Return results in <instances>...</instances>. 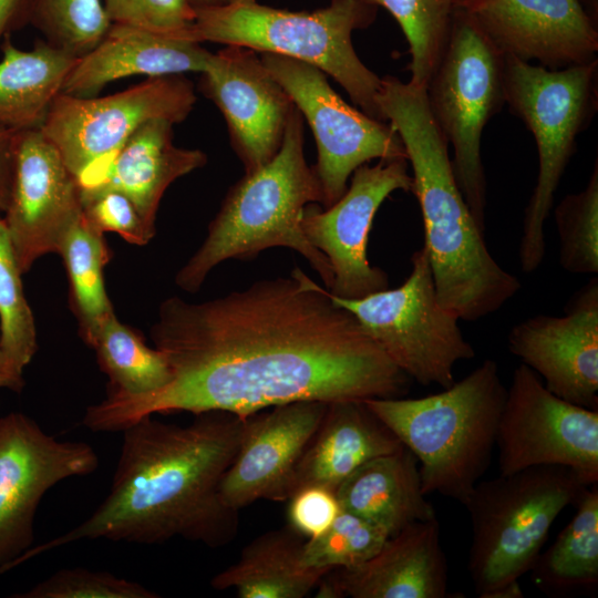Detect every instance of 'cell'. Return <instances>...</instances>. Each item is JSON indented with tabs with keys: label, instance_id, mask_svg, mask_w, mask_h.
<instances>
[{
	"label": "cell",
	"instance_id": "obj_1",
	"mask_svg": "<svg viewBox=\"0 0 598 598\" xmlns=\"http://www.w3.org/2000/svg\"><path fill=\"white\" fill-rule=\"evenodd\" d=\"M151 339L167 361V384L106 395L85 410V427L117 432L178 411L248 417L298 401L400 398L410 386L358 319L299 267L199 303L169 297Z\"/></svg>",
	"mask_w": 598,
	"mask_h": 598
},
{
	"label": "cell",
	"instance_id": "obj_2",
	"mask_svg": "<svg viewBox=\"0 0 598 598\" xmlns=\"http://www.w3.org/2000/svg\"><path fill=\"white\" fill-rule=\"evenodd\" d=\"M246 417L210 411L192 423L148 415L123 432L109 494L76 527L32 546L14 567L79 540L107 539L156 545L181 537L216 548L233 540L238 513L219 485L231 464Z\"/></svg>",
	"mask_w": 598,
	"mask_h": 598
},
{
	"label": "cell",
	"instance_id": "obj_3",
	"mask_svg": "<svg viewBox=\"0 0 598 598\" xmlns=\"http://www.w3.org/2000/svg\"><path fill=\"white\" fill-rule=\"evenodd\" d=\"M378 105L399 134L413 171L424 226V248L440 305L475 321L502 308L519 279L493 258L457 185L448 144L427 105L425 87L381 78Z\"/></svg>",
	"mask_w": 598,
	"mask_h": 598
},
{
	"label": "cell",
	"instance_id": "obj_4",
	"mask_svg": "<svg viewBox=\"0 0 598 598\" xmlns=\"http://www.w3.org/2000/svg\"><path fill=\"white\" fill-rule=\"evenodd\" d=\"M321 202L319 181L305 158L303 117L295 105L277 154L229 188L205 240L178 270L175 283L193 293L224 260L252 259L268 248L287 247L302 255L329 289L331 265L300 226L303 208Z\"/></svg>",
	"mask_w": 598,
	"mask_h": 598
},
{
	"label": "cell",
	"instance_id": "obj_5",
	"mask_svg": "<svg viewBox=\"0 0 598 598\" xmlns=\"http://www.w3.org/2000/svg\"><path fill=\"white\" fill-rule=\"evenodd\" d=\"M506 393L497 362L486 359L440 393L364 402L417 460L424 495L463 505L491 463Z\"/></svg>",
	"mask_w": 598,
	"mask_h": 598
},
{
	"label": "cell",
	"instance_id": "obj_6",
	"mask_svg": "<svg viewBox=\"0 0 598 598\" xmlns=\"http://www.w3.org/2000/svg\"><path fill=\"white\" fill-rule=\"evenodd\" d=\"M377 7L370 0H331L315 11H289L258 0H229L195 9V38L313 65L332 76L362 112L385 122L378 105L381 78L352 44L353 31L373 21Z\"/></svg>",
	"mask_w": 598,
	"mask_h": 598
},
{
	"label": "cell",
	"instance_id": "obj_7",
	"mask_svg": "<svg viewBox=\"0 0 598 598\" xmlns=\"http://www.w3.org/2000/svg\"><path fill=\"white\" fill-rule=\"evenodd\" d=\"M589 485L560 465L478 481L463 504L472 525L467 569L476 595L495 598L528 573L555 519Z\"/></svg>",
	"mask_w": 598,
	"mask_h": 598
},
{
	"label": "cell",
	"instance_id": "obj_8",
	"mask_svg": "<svg viewBox=\"0 0 598 598\" xmlns=\"http://www.w3.org/2000/svg\"><path fill=\"white\" fill-rule=\"evenodd\" d=\"M598 60L559 70L504 55V100L532 132L537 147L536 185L524 212L518 256L525 274L545 257L544 226L575 153L578 135L597 110Z\"/></svg>",
	"mask_w": 598,
	"mask_h": 598
},
{
	"label": "cell",
	"instance_id": "obj_9",
	"mask_svg": "<svg viewBox=\"0 0 598 598\" xmlns=\"http://www.w3.org/2000/svg\"><path fill=\"white\" fill-rule=\"evenodd\" d=\"M425 94L437 127L452 146L457 185L484 231L486 179L481 141L485 125L505 103L504 54L468 11L456 9Z\"/></svg>",
	"mask_w": 598,
	"mask_h": 598
},
{
	"label": "cell",
	"instance_id": "obj_10",
	"mask_svg": "<svg viewBox=\"0 0 598 598\" xmlns=\"http://www.w3.org/2000/svg\"><path fill=\"white\" fill-rule=\"evenodd\" d=\"M404 282L359 299H331L349 310L369 336L410 379L423 385H452L454 365L475 357L453 312L435 292L426 249L413 252Z\"/></svg>",
	"mask_w": 598,
	"mask_h": 598
},
{
	"label": "cell",
	"instance_id": "obj_11",
	"mask_svg": "<svg viewBox=\"0 0 598 598\" xmlns=\"http://www.w3.org/2000/svg\"><path fill=\"white\" fill-rule=\"evenodd\" d=\"M195 102L194 85L182 74L148 78L101 97L61 93L40 130L83 188L140 126L158 118L181 123Z\"/></svg>",
	"mask_w": 598,
	"mask_h": 598
},
{
	"label": "cell",
	"instance_id": "obj_12",
	"mask_svg": "<svg viewBox=\"0 0 598 598\" xmlns=\"http://www.w3.org/2000/svg\"><path fill=\"white\" fill-rule=\"evenodd\" d=\"M265 66L285 89L313 133L323 208L347 190L352 173L372 159L406 158L390 124L346 103L320 69L288 56L260 53Z\"/></svg>",
	"mask_w": 598,
	"mask_h": 598
},
{
	"label": "cell",
	"instance_id": "obj_13",
	"mask_svg": "<svg viewBox=\"0 0 598 598\" xmlns=\"http://www.w3.org/2000/svg\"><path fill=\"white\" fill-rule=\"evenodd\" d=\"M495 445L499 475L560 465L598 483V410L558 398L524 363L513 372Z\"/></svg>",
	"mask_w": 598,
	"mask_h": 598
},
{
	"label": "cell",
	"instance_id": "obj_14",
	"mask_svg": "<svg viewBox=\"0 0 598 598\" xmlns=\"http://www.w3.org/2000/svg\"><path fill=\"white\" fill-rule=\"evenodd\" d=\"M97 466L87 443L60 441L21 412L0 416V574L33 546L34 517L45 493Z\"/></svg>",
	"mask_w": 598,
	"mask_h": 598
},
{
	"label": "cell",
	"instance_id": "obj_15",
	"mask_svg": "<svg viewBox=\"0 0 598 598\" xmlns=\"http://www.w3.org/2000/svg\"><path fill=\"white\" fill-rule=\"evenodd\" d=\"M413 178L406 158L363 164L351 175L344 194L330 207L308 204L300 226L308 241L329 260L333 280L330 293L359 299L389 288L384 270L367 257L369 234L375 213L395 190L412 192Z\"/></svg>",
	"mask_w": 598,
	"mask_h": 598
},
{
	"label": "cell",
	"instance_id": "obj_16",
	"mask_svg": "<svg viewBox=\"0 0 598 598\" xmlns=\"http://www.w3.org/2000/svg\"><path fill=\"white\" fill-rule=\"evenodd\" d=\"M78 178L40 128L16 132L13 176L3 217L22 274L58 254L82 215Z\"/></svg>",
	"mask_w": 598,
	"mask_h": 598
},
{
	"label": "cell",
	"instance_id": "obj_17",
	"mask_svg": "<svg viewBox=\"0 0 598 598\" xmlns=\"http://www.w3.org/2000/svg\"><path fill=\"white\" fill-rule=\"evenodd\" d=\"M200 90L221 112L245 174L266 165L281 146L295 106L256 51L227 45L208 56Z\"/></svg>",
	"mask_w": 598,
	"mask_h": 598
},
{
	"label": "cell",
	"instance_id": "obj_18",
	"mask_svg": "<svg viewBox=\"0 0 598 598\" xmlns=\"http://www.w3.org/2000/svg\"><path fill=\"white\" fill-rule=\"evenodd\" d=\"M509 351L558 398L598 410V279L568 300L563 316L537 315L515 324Z\"/></svg>",
	"mask_w": 598,
	"mask_h": 598
},
{
	"label": "cell",
	"instance_id": "obj_19",
	"mask_svg": "<svg viewBox=\"0 0 598 598\" xmlns=\"http://www.w3.org/2000/svg\"><path fill=\"white\" fill-rule=\"evenodd\" d=\"M327 406L298 401L246 417L238 451L219 485L223 502L240 511L259 499H288L295 468Z\"/></svg>",
	"mask_w": 598,
	"mask_h": 598
},
{
	"label": "cell",
	"instance_id": "obj_20",
	"mask_svg": "<svg viewBox=\"0 0 598 598\" xmlns=\"http://www.w3.org/2000/svg\"><path fill=\"white\" fill-rule=\"evenodd\" d=\"M468 12L504 55L550 70L597 60L598 32L580 0H486Z\"/></svg>",
	"mask_w": 598,
	"mask_h": 598
},
{
	"label": "cell",
	"instance_id": "obj_21",
	"mask_svg": "<svg viewBox=\"0 0 598 598\" xmlns=\"http://www.w3.org/2000/svg\"><path fill=\"white\" fill-rule=\"evenodd\" d=\"M318 598H444L447 561L436 517L414 522L389 537L367 561L327 573Z\"/></svg>",
	"mask_w": 598,
	"mask_h": 598
},
{
	"label": "cell",
	"instance_id": "obj_22",
	"mask_svg": "<svg viewBox=\"0 0 598 598\" xmlns=\"http://www.w3.org/2000/svg\"><path fill=\"white\" fill-rule=\"evenodd\" d=\"M209 54L198 42L111 24L100 43L76 59L61 93L91 97L109 83L124 78L200 73Z\"/></svg>",
	"mask_w": 598,
	"mask_h": 598
},
{
	"label": "cell",
	"instance_id": "obj_23",
	"mask_svg": "<svg viewBox=\"0 0 598 598\" xmlns=\"http://www.w3.org/2000/svg\"><path fill=\"white\" fill-rule=\"evenodd\" d=\"M173 126L163 118L140 126L94 181L81 188V196L120 192L131 199L146 226L156 233L158 206L168 186L207 162V155L200 150L174 144Z\"/></svg>",
	"mask_w": 598,
	"mask_h": 598
},
{
	"label": "cell",
	"instance_id": "obj_24",
	"mask_svg": "<svg viewBox=\"0 0 598 598\" xmlns=\"http://www.w3.org/2000/svg\"><path fill=\"white\" fill-rule=\"evenodd\" d=\"M403 446L364 400L330 402L295 468L288 499L311 485L336 492L362 464Z\"/></svg>",
	"mask_w": 598,
	"mask_h": 598
},
{
	"label": "cell",
	"instance_id": "obj_25",
	"mask_svg": "<svg viewBox=\"0 0 598 598\" xmlns=\"http://www.w3.org/2000/svg\"><path fill=\"white\" fill-rule=\"evenodd\" d=\"M340 508L396 535L408 525L436 517L422 491L419 462L405 446L358 467L336 489Z\"/></svg>",
	"mask_w": 598,
	"mask_h": 598
},
{
	"label": "cell",
	"instance_id": "obj_26",
	"mask_svg": "<svg viewBox=\"0 0 598 598\" xmlns=\"http://www.w3.org/2000/svg\"><path fill=\"white\" fill-rule=\"evenodd\" d=\"M0 128H40L78 58L38 40L31 50L0 44Z\"/></svg>",
	"mask_w": 598,
	"mask_h": 598
},
{
	"label": "cell",
	"instance_id": "obj_27",
	"mask_svg": "<svg viewBox=\"0 0 598 598\" xmlns=\"http://www.w3.org/2000/svg\"><path fill=\"white\" fill-rule=\"evenodd\" d=\"M302 536L289 526L269 530L244 547L239 559L215 575L210 586L235 589L240 598H303L313 591L327 569L302 561Z\"/></svg>",
	"mask_w": 598,
	"mask_h": 598
},
{
	"label": "cell",
	"instance_id": "obj_28",
	"mask_svg": "<svg viewBox=\"0 0 598 598\" xmlns=\"http://www.w3.org/2000/svg\"><path fill=\"white\" fill-rule=\"evenodd\" d=\"M575 505L568 525L529 570L535 585L549 596L567 597L598 585V484L589 485Z\"/></svg>",
	"mask_w": 598,
	"mask_h": 598
},
{
	"label": "cell",
	"instance_id": "obj_29",
	"mask_svg": "<svg viewBox=\"0 0 598 598\" xmlns=\"http://www.w3.org/2000/svg\"><path fill=\"white\" fill-rule=\"evenodd\" d=\"M86 346L109 379L107 395L140 396L159 390L171 379L163 353L148 347L141 333L122 323L115 312L101 323Z\"/></svg>",
	"mask_w": 598,
	"mask_h": 598
},
{
	"label": "cell",
	"instance_id": "obj_30",
	"mask_svg": "<svg viewBox=\"0 0 598 598\" xmlns=\"http://www.w3.org/2000/svg\"><path fill=\"white\" fill-rule=\"evenodd\" d=\"M58 255L68 272L71 307L86 344L104 319L114 312L103 277L112 254L104 234L94 228L82 212L63 239Z\"/></svg>",
	"mask_w": 598,
	"mask_h": 598
},
{
	"label": "cell",
	"instance_id": "obj_31",
	"mask_svg": "<svg viewBox=\"0 0 598 598\" xmlns=\"http://www.w3.org/2000/svg\"><path fill=\"white\" fill-rule=\"evenodd\" d=\"M385 8L409 43V82L425 87L436 69L456 11L454 0H370Z\"/></svg>",
	"mask_w": 598,
	"mask_h": 598
},
{
	"label": "cell",
	"instance_id": "obj_32",
	"mask_svg": "<svg viewBox=\"0 0 598 598\" xmlns=\"http://www.w3.org/2000/svg\"><path fill=\"white\" fill-rule=\"evenodd\" d=\"M28 24L49 44L81 58L100 43L111 22L102 0H30Z\"/></svg>",
	"mask_w": 598,
	"mask_h": 598
},
{
	"label": "cell",
	"instance_id": "obj_33",
	"mask_svg": "<svg viewBox=\"0 0 598 598\" xmlns=\"http://www.w3.org/2000/svg\"><path fill=\"white\" fill-rule=\"evenodd\" d=\"M559 264L576 275L598 274V163L586 187L565 196L554 210Z\"/></svg>",
	"mask_w": 598,
	"mask_h": 598
},
{
	"label": "cell",
	"instance_id": "obj_34",
	"mask_svg": "<svg viewBox=\"0 0 598 598\" xmlns=\"http://www.w3.org/2000/svg\"><path fill=\"white\" fill-rule=\"evenodd\" d=\"M9 231L0 218V349L20 369L32 361L37 328Z\"/></svg>",
	"mask_w": 598,
	"mask_h": 598
},
{
	"label": "cell",
	"instance_id": "obj_35",
	"mask_svg": "<svg viewBox=\"0 0 598 598\" xmlns=\"http://www.w3.org/2000/svg\"><path fill=\"white\" fill-rule=\"evenodd\" d=\"M389 537L382 527L341 509L326 532L306 539L302 561L327 570L355 567L374 556Z\"/></svg>",
	"mask_w": 598,
	"mask_h": 598
},
{
	"label": "cell",
	"instance_id": "obj_36",
	"mask_svg": "<svg viewBox=\"0 0 598 598\" xmlns=\"http://www.w3.org/2000/svg\"><path fill=\"white\" fill-rule=\"evenodd\" d=\"M14 598H157L142 584L109 571L62 568Z\"/></svg>",
	"mask_w": 598,
	"mask_h": 598
},
{
	"label": "cell",
	"instance_id": "obj_37",
	"mask_svg": "<svg viewBox=\"0 0 598 598\" xmlns=\"http://www.w3.org/2000/svg\"><path fill=\"white\" fill-rule=\"evenodd\" d=\"M102 1L111 24L197 42L195 38V9L188 0Z\"/></svg>",
	"mask_w": 598,
	"mask_h": 598
},
{
	"label": "cell",
	"instance_id": "obj_38",
	"mask_svg": "<svg viewBox=\"0 0 598 598\" xmlns=\"http://www.w3.org/2000/svg\"><path fill=\"white\" fill-rule=\"evenodd\" d=\"M82 207L94 228L103 234L116 233L130 244L145 246L156 234L146 226L131 199L120 192L82 195Z\"/></svg>",
	"mask_w": 598,
	"mask_h": 598
},
{
	"label": "cell",
	"instance_id": "obj_39",
	"mask_svg": "<svg viewBox=\"0 0 598 598\" xmlns=\"http://www.w3.org/2000/svg\"><path fill=\"white\" fill-rule=\"evenodd\" d=\"M340 511L334 491L306 486L289 498V527L306 539L315 538L330 527Z\"/></svg>",
	"mask_w": 598,
	"mask_h": 598
},
{
	"label": "cell",
	"instance_id": "obj_40",
	"mask_svg": "<svg viewBox=\"0 0 598 598\" xmlns=\"http://www.w3.org/2000/svg\"><path fill=\"white\" fill-rule=\"evenodd\" d=\"M16 132L0 128V212H4L9 202L14 161Z\"/></svg>",
	"mask_w": 598,
	"mask_h": 598
},
{
	"label": "cell",
	"instance_id": "obj_41",
	"mask_svg": "<svg viewBox=\"0 0 598 598\" xmlns=\"http://www.w3.org/2000/svg\"><path fill=\"white\" fill-rule=\"evenodd\" d=\"M30 0H0V44L28 24Z\"/></svg>",
	"mask_w": 598,
	"mask_h": 598
},
{
	"label": "cell",
	"instance_id": "obj_42",
	"mask_svg": "<svg viewBox=\"0 0 598 598\" xmlns=\"http://www.w3.org/2000/svg\"><path fill=\"white\" fill-rule=\"evenodd\" d=\"M24 386L23 370L0 349V389L20 392Z\"/></svg>",
	"mask_w": 598,
	"mask_h": 598
},
{
	"label": "cell",
	"instance_id": "obj_43",
	"mask_svg": "<svg viewBox=\"0 0 598 598\" xmlns=\"http://www.w3.org/2000/svg\"><path fill=\"white\" fill-rule=\"evenodd\" d=\"M229 0H188V2L193 6L194 9L217 7L225 4Z\"/></svg>",
	"mask_w": 598,
	"mask_h": 598
},
{
	"label": "cell",
	"instance_id": "obj_44",
	"mask_svg": "<svg viewBox=\"0 0 598 598\" xmlns=\"http://www.w3.org/2000/svg\"><path fill=\"white\" fill-rule=\"evenodd\" d=\"M486 0H454L457 9L472 11Z\"/></svg>",
	"mask_w": 598,
	"mask_h": 598
}]
</instances>
